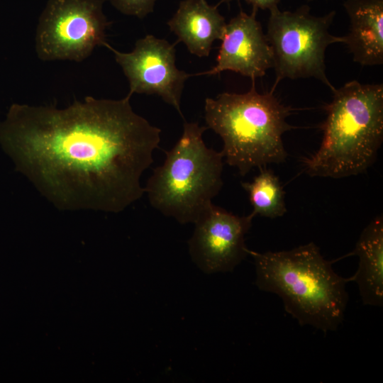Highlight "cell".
Segmentation results:
<instances>
[{
	"mask_svg": "<svg viewBox=\"0 0 383 383\" xmlns=\"http://www.w3.org/2000/svg\"><path fill=\"white\" fill-rule=\"evenodd\" d=\"M106 0H48L36 28L35 48L43 61L81 62L96 46H105L110 22Z\"/></svg>",
	"mask_w": 383,
	"mask_h": 383,
	"instance_id": "cell-7",
	"label": "cell"
},
{
	"mask_svg": "<svg viewBox=\"0 0 383 383\" xmlns=\"http://www.w3.org/2000/svg\"><path fill=\"white\" fill-rule=\"evenodd\" d=\"M121 13L143 18L153 11L156 0H109Z\"/></svg>",
	"mask_w": 383,
	"mask_h": 383,
	"instance_id": "cell-15",
	"label": "cell"
},
{
	"mask_svg": "<svg viewBox=\"0 0 383 383\" xmlns=\"http://www.w3.org/2000/svg\"><path fill=\"white\" fill-rule=\"evenodd\" d=\"M324 108L323 138L303 165L311 177H347L365 173L383 140V84L350 81L333 91Z\"/></svg>",
	"mask_w": 383,
	"mask_h": 383,
	"instance_id": "cell-3",
	"label": "cell"
},
{
	"mask_svg": "<svg viewBox=\"0 0 383 383\" xmlns=\"http://www.w3.org/2000/svg\"><path fill=\"white\" fill-rule=\"evenodd\" d=\"M349 17L344 43L355 62L362 66L383 64V0H345Z\"/></svg>",
	"mask_w": 383,
	"mask_h": 383,
	"instance_id": "cell-11",
	"label": "cell"
},
{
	"mask_svg": "<svg viewBox=\"0 0 383 383\" xmlns=\"http://www.w3.org/2000/svg\"><path fill=\"white\" fill-rule=\"evenodd\" d=\"M206 129L184 121L182 135L144 188L153 208L182 224L194 223L223 186V155L206 145Z\"/></svg>",
	"mask_w": 383,
	"mask_h": 383,
	"instance_id": "cell-5",
	"label": "cell"
},
{
	"mask_svg": "<svg viewBox=\"0 0 383 383\" xmlns=\"http://www.w3.org/2000/svg\"><path fill=\"white\" fill-rule=\"evenodd\" d=\"M217 7L206 0H183L168 21L177 42L183 43L190 53L207 57L213 43L221 39L226 23Z\"/></svg>",
	"mask_w": 383,
	"mask_h": 383,
	"instance_id": "cell-12",
	"label": "cell"
},
{
	"mask_svg": "<svg viewBox=\"0 0 383 383\" xmlns=\"http://www.w3.org/2000/svg\"><path fill=\"white\" fill-rule=\"evenodd\" d=\"M253 218L233 214L212 203L194 223L188 241L197 267L206 273L232 272L248 255L245 236Z\"/></svg>",
	"mask_w": 383,
	"mask_h": 383,
	"instance_id": "cell-9",
	"label": "cell"
},
{
	"mask_svg": "<svg viewBox=\"0 0 383 383\" xmlns=\"http://www.w3.org/2000/svg\"><path fill=\"white\" fill-rule=\"evenodd\" d=\"M246 2L252 5L253 9H268L271 11L278 7L281 0H245Z\"/></svg>",
	"mask_w": 383,
	"mask_h": 383,
	"instance_id": "cell-16",
	"label": "cell"
},
{
	"mask_svg": "<svg viewBox=\"0 0 383 383\" xmlns=\"http://www.w3.org/2000/svg\"><path fill=\"white\" fill-rule=\"evenodd\" d=\"M257 11L252 9L250 14L240 11L226 24L216 65L210 70L195 75H213L232 71L255 82L273 67L272 50L256 18Z\"/></svg>",
	"mask_w": 383,
	"mask_h": 383,
	"instance_id": "cell-10",
	"label": "cell"
},
{
	"mask_svg": "<svg viewBox=\"0 0 383 383\" xmlns=\"http://www.w3.org/2000/svg\"><path fill=\"white\" fill-rule=\"evenodd\" d=\"M232 0H221V1L218 4L217 6H218L221 3H229L230 1H231Z\"/></svg>",
	"mask_w": 383,
	"mask_h": 383,
	"instance_id": "cell-17",
	"label": "cell"
},
{
	"mask_svg": "<svg viewBox=\"0 0 383 383\" xmlns=\"http://www.w3.org/2000/svg\"><path fill=\"white\" fill-rule=\"evenodd\" d=\"M259 170V174L252 182L241 183L252 207L250 214L253 217H281L287 212L285 192L281 182L274 172L267 167Z\"/></svg>",
	"mask_w": 383,
	"mask_h": 383,
	"instance_id": "cell-14",
	"label": "cell"
},
{
	"mask_svg": "<svg viewBox=\"0 0 383 383\" xmlns=\"http://www.w3.org/2000/svg\"><path fill=\"white\" fill-rule=\"evenodd\" d=\"M131 96H86L65 109L12 104L0 146L16 170L60 210L118 213L140 199L161 130L136 113Z\"/></svg>",
	"mask_w": 383,
	"mask_h": 383,
	"instance_id": "cell-1",
	"label": "cell"
},
{
	"mask_svg": "<svg viewBox=\"0 0 383 383\" xmlns=\"http://www.w3.org/2000/svg\"><path fill=\"white\" fill-rule=\"evenodd\" d=\"M270 12L266 36L276 74L271 90L284 79L313 77L334 91L326 74L325 52L330 45L344 43L343 36L329 32L335 11L316 16L304 5L294 11H282L277 7Z\"/></svg>",
	"mask_w": 383,
	"mask_h": 383,
	"instance_id": "cell-6",
	"label": "cell"
},
{
	"mask_svg": "<svg viewBox=\"0 0 383 383\" xmlns=\"http://www.w3.org/2000/svg\"><path fill=\"white\" fill-rule=\"evenodd\" d=\"M351 255L358 268L348 282H355L365 306H383V218L379 215L363 229Z\"/></svg>",
	"mask_w": 383,
	"mask_h": 383,
	"instance_id": "cell-13",
	"label": "cell"
},
{
	"mask_svg": "<svg viewBox=\"0 0 383 383\" xmlns=\"http://www.w3.org/2000/svg\"><path fill=\"white\" fill-rule=\"evenodd\" d=\"M252 82L245 93L223 92L204 104L206 128L221 138L226 162L241 176L255 167L285 162L282 135L292 128L287 121L291 108L272 90L259 93Z\"/></svg>",
	"mask_w": 383,
	"mask_h": 383,
	"instance_id": "cell-4",
	"label": "cell"
},
{
	"mask_svg": "<svg viewBox=\"0 0 383 383\" xmlns=\"http://www.w3.org/2000/svg\"><path fill=\"white\" fill-rule=\"evenodd\" d=\"M248 255L254 260L256 286L279 296L299 325L326 333L342 324L348 280L333 270L314 243L277 252L249 250Z\"/></svg>",
	"mask_w": 383,
	"mask_h": 383,
	"instance_id": "cell-2",
	"label": "cell"
},
{
	"mask_svg": "<svg viewBox=\"0 0 383 383\" xmlns=\"http://www.w3.org/2000/svg\"><path fill=\"white\" fill-rule=\"evenodd\" d=\"M114 55L129 83L128 95H157L172 106L183 117L180 103L186 80L192 74L176 66L174 44L147 35L138 39L129 52L105 46Z\"/></svg>",
	"mask_w": 383,
	"mask_h": 383,
	"instance_id": "cell-8",
	"label": "cell"
}]
</instances>
